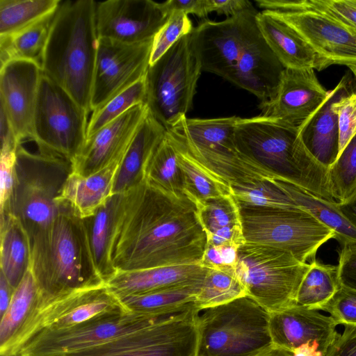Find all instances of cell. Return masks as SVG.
<instances>
[{
	"instance_id": "7bdbcfd3",
	"label": "cell",
	"mask_w": 356,
	"mask_h": 356,
	"mask_svg": "<svg viewBox=\"0 0 356 356\" xmlns=\"http://www.w3.org/2000/svg\"><path fill=\"white\" fill-rule=\"evenodd\" d=\"M329 181L337 203L349 201L356 193V135L329 168Z\"/></svg>"
},
{
	"instance_id": "d4e9b609",
	"label": "cell",
	"mask_w": 356,
	"mask_h": 356,
	"mask_svg": "<svg viewBox=\"0 0 356 356\" xmlns=\"http://www.w3.org/2000/svg\"><path fill=\"white\" fill-rule=\"evenodd\" d=\"M208 270L200 264H193L117 271L106 285L117 296L202 285Z\"/></svg>"
},
{
	"instance_id": "6f0895ef",
	"label": "cell",
	"mask_w": 356,
	"mask_h": 356,
	"mask_svg": "<svg viewBox=\"0 0 356 356\" xmlns=\"http://www.w3.org/2000/svg\"><path fill=\"white\" fill-rule=\"evenodd\" d=\"M252 356H295V355L273 343Z\"/></svg>"
},
{
	"instance_id": "83f0119b",
	"label": "cell",
	"mask_w": 356,
	"mask_h": 356,
	"mask_svg": "<svg viewBox=\"0 0 356 356\" xmlns=\"http://www.w3.org/2000/svg\"><path fill=\"white\" fill-rule=\"evenodd\" d=\"M166 133V128L148 109L122 159L114 179L113 194L125 193L143 181L145 165Z\"/></svg>"
},
{
	"instance_id": "d590c367",
	"label": "cell",
	"mask_w": 356,
	"mask_h": 356,
	"mask_svg": "<svg viewBox=\"0 0 356 356\" xmlns=\"http://www.w3.org/2000/svg\"><path fill=\"white\" fill-rule=\"evenodd\" d=\"M201 286H186L118 297L130 312L151 315L163 314L197 308L196 300Z\"/></svg>"
},
{
	"instance_id": "7dc6e473",
	"label": "cell",
	"mask_w": 356,
	"mask_h": 356,
	"mask_svg": "<svg viewBox=\"0 0 356 356\" xmlns=\"http://www.w3.org/2000/svg\"><path fill=\"white\" fill-rule=\"evenodd\" d=\"M17 148L1 147L0 214H8L10 200L15 184V165Z\"/></svg>"
},
{
	"instance_id": "f907efd6",
	"label": "cell",
	"mask_w": 356,
	"mask_h": 356,
	"mask_svg": "<svg viewBox=\"0 0 356 356\" xmlns=\"http://www.w3.org/2000/svg\"><path fill=\"white\" fill-rule=\"evenodd\" d=\"M325 356H356V326H344Z\"/></svg>"
},
{
	"instance_id": "5bb4252c",
	"label": "cell",
	"mask_w": 356,
	"mask_h": 356,
	"mask_svg": "<svg viewBox=\"0 0 356 356\" xmlns=\"http://www.w3.org/2000/svg\"><path fill=\"white\" fill-rule=\"evenodd\" d=\"M121 311L129 310L106 284L74 292L33 314L15 338L8 355L15 356L24 343L41 332L70 328Z\"/></svg>"
},
{
	"instance_id": "836d02e7",
	"label": "cell",
	"mask_w": 356,
	"mask_h": 356,
	"mask_svg": "<svg viewBox=\"0 0 356 356\" xmlns=\"http://www.w3.org/2000/svg\"><path fill=\"white\" fill-rule=\"evenodd\" d=\"M168 134L173 142L181 171L185 195L195 204L232 194V188L201 165L187 151L182 142L171 131Z\"/></svg>"
},
{
	"instance_id": "11a10c76",
	"label": "cell",
	"mask_w": 356,
	"mask_h": 356,
	"mask_svg": "<svg viewBox=\"0 0 356 356\" xmlns=\"http://www.w3.org/2000/svg\"><path fill=\"white\" fill-rule=\"evenodd\" d=\"M15 289L8 282L4 276L0 273V317L8 309L11 301Z\"/></svg>"
},
{
	"instance_id": "b9f144b4",
	"label": "cell",
	"mask_w": 356,
	"mask_h": 356,
	"mask_svg": "<svg viewBox=\"0 0 356 356\" xmlns=\"http://www.w3.org/2000/svg\"><path fill=\"white\" fill-rule=\"evenodd\" d=\"M231 188L232 194L239 204L281 209L300 208L275 183L274 179L232 186Z\"/></svg>"
},
{
	"instance_id": "7a4b0ae2",
	"label": "cell",
	"mask_w": 356,
	"mask_h": 356,
	"mask_svg": "<svg viewBox=\"0 0 356 356\" xmlns=\"http://www.w3.org/2000/svg\"><path fill=\"white\" fill-rule=\"evenodd\" d=\"M30 241V269L40 299L36 312L74 292L106 284L94 266L81 218L69 207Z\"/></svg>"
},
{
	"instance_id": "30bf717a",
	"label": "cell",
	"mask_w": 356,
	"mask_h": 356,
	"mask_svg": "<svg viewBox=\"0 0 356 356\" xmlns=\"http://www.w3.org/2000/svg\"><path fill=\"white\" fill-rule=\"evenodd\" d=\"M200 312L192 308L159 314L136 332L57 356H197Z\"/></svg>"
},
{
	"instance_id": "680465c9",
	"label": "cell",
	"mask_w": 356,
	"mask_h": 356,
	"mask_svg": "<svg viewBox=\"0 0 356 356\" xmlns=\"http://www.w3.org/2000/svg\"><path fill=\"white\" fill-rule=\"evenodd\" d=\"M351 73L353 74L355 80H356V63H352L346 65Z\"/></svg>"
},
{
	"instance_id": "9a60e30c",
	"label": "cell",
	"mask_w": 356,
	"mask_h": 356,
	"mask_svg": "<svg viewBox=\"0 0 356 356\" xmlns=\"http://www.w3.org/2000/svg\"><path fill=\"white\" fill-rule=\"evenodd\" d=\"M152 42L150 40L125 44L98 39L90 99L92 113L146 75Z\"/></svg>"
},
{
	"instance_id": "ab89813d",
	"label": "cell",
	"mask_w": 356,
	"mask_h": 356,
	"mask_svg": "<svg viewBox=\"0 0 356 356\" xmlns=\"http://www.w3.org/2000/svg\"><path fill=\"white\" fill-rule=\"evenodd\" d=\"M246 296V289L235 270L209 268L197 296L196 305L201 311Z\"/></svg>"
},
{
	"instance_id": "ee69618b",
	"label": "cell",
	"mask_w": 356,
	"mask_h": 356,
	"mask_svg": "<svg viewBox=\"0 0 356 356\" xmlns=\"http://www.w3.org/2000/svg\"><path fill=\"white\" fill-rule=\"evenodd\" d=\"M193 29L186 13L179 10L172 11L166 22L153 39L149 65L158 60L174 44Z\"/></svg>"
},
{
	"instance_id": "60d3db41",
	"label": "cell",
	"mask_w": 356,
	"mask_h": 356,
	"mask_svg": "<svg viewBox=\"0 0 356 356\" xmlns=\"http://www.w3.org/2000/svg\"><path fill=\"white\" fill-rule=\"evenodd\" d=\"M146 75L92 112L88 120L87 138L120 117L132 107L145 103Z\"/></svg>"
},
{
	"instance_id": "f5cc1de1",
	"label": "cell",
	"mask_w": 356,
	"mask_h": 356,
	"mask_svg": "<svg viewBox=\"0 0 356 356\" xmlns=\"http://www.w3.org/2000/svg\"><path fill=\"white\" fill-rule=\"evenodd\" d=\"M163 6L170 14L173 10H179L205 18L210 13L207 0H168L163 2Z\"/></svg>"
},
{
	"instance_id": "4fadbf2b",
	"label": "cell",
	"mask_w": 356,
	"mask_h": 356,
	"mask_svg": "<svg viewBox=\"0 0 356 356\" xmlns=\"http://www.w3.org/2000/svg\"><path fill=\"white\" fill-rule=\"evenodd\" d=\"M296 31L324 60L333 64L356 63V29L330 12L318 0H307L298 10H264Z\"/></svg>"
},
{
	"instance_id": "c3c4849f",
	"label": "cell",
	"mask_w": 356,
	"mask_h": 356,
	"mask_svg": "<svg viewBox=\"0 0 356 356\" xmlns=\"http://www.w3.org/2000/svg\"><path fill=\"white\" fill-rule=\"evenodd\" d=\"M238 248L207 244L200 264L211 269L235 270Z\"/></svg>"
},
{
	"instance_id": "6da1fadb",
	"label": "cell",
	"mask_w": 356,
	"mask_h": 356,
	"mask_svg": "<svg viewBox=\"0 0 356 356\" xmlns=\"http://www.w3.org/2000/svg\"><path fill=\"white\" fill-rule=\"evenodd\" d=\"M207 242L193 202L143 181L124 193L112 263L116 271L199 264Z\"/></svg>"
},
{
	"instance_id": "8fae6325",
	"label": "cell",
	"mask_w": 356,
	"mask_h": 356,
	"mask_svg": "<svg viewBox=\"0 0 356 356\" xmlns=\"http://www.w3.org/2000/svg\"><path fill=\"white\" fill-rule=\"evenodd\" d=\"M88 116L69 93L42 73L32 138L38 152L72 162L86 142Z\"/></svg>"
},
{
	"instance_id": "7402d4cb",
	"label": "cell",
	"mask_w": 356,
	"mask_h": 356,
	"mask_svg": "<svg viewBox=\"0 0 356 356\" xmlns=\"http://www.w3.org/2000/svg\"><path fill=\"white\" fill-rule=\"evenodd\" d=\"M329 95L314 69L285 68L274 97L261 102V115L299 126L312 116Z\"/></svg>"
},
{
	"instance_id": "cb8c5ba5",
	"label": "cell",
	"mask_w": 356,
	"mask_h": 356,
	"mask_svg": "<svg viewBox=\"0 0 356 356\" xmlns=\"http://www.w3.org/2000/svg\"><path fill=\"white\" fill-rule=\"evenodd\" d=\"M352 79L347 73L321 106L298 127L300 138L309 153L324 167L329 168L339 155L338 115L335 103L353 92Z\"/></svg>"
},
{
	"instance_id": "e0dca14e",
	"label": "cell",
	"mask_w": 356,
	"mask_h": 356,
	"mask_svg": "<svg viewBox=\"0 0 356 356\" xmlns=\"http://www.w3.org/2000/svg\"><path fill=\"white\" fill-rule=\"evenodd\" d=\"M241 118L236 116L212 119L186 117L173 131L189 154L203 167L218 175L233 170L241 160L234 142V130Z\"/></svg>"
},
{
	"instance_id": "603a6c76",
	"label": "cell",
	"mask_w": 356,
	"mask_h": 356,
	"mask_svg": "<svg viewBox=\"0 0 356 356\" xmlns=\"http://www.w3.org/2000/svg\"><path fill=\"white\" fill-rule=\"evenodd\" d=\"M284 69L266 43L256 20L248 33L229 81L265 102L275 95Z\"/></svg>"
},
{
	"instance_id": "d6986e66",
	"label": "cell",
	"mask_w": 356,
	"mask_h": 356,
	"mask_svg": "<svg viewBox=\"0 0 356 356\" xmlns=\"http://www.w3.org/2000/svg\"><path fill=\"white\" fill-rule=\"evenodd\" d=\"M258 12L253 8L227 19H205L194 28L202 70L230 81Z\"/></svg>"
},
{
	"instance_id": "ffe728a7",
	"label": "cell",
	"mask_w": 356,
	"mask_h": 356,
	"mask_svg": "<svg viewBox=\"0 0 356 356\" xmlns=\"http://www.w3.org/2000/svg\"><path fill=\"white\" fill-rule=\"evenodd\" d=\"M42 69L27 60H13L0 66L1 110L20 144L33 138V123Z\"/></svg>"
},
{
	"instance_id": "f1b7e54d",
	"label": "cell",
	"mask_w": 356,
	"mask_h": 356,
	"mask_svg": "<svg viewBox=\"0 0 356 356\" xmlns=\"http://www.w3.org/2000/svg\"><path fill=\"white\" fill-rule=\"evenodd\" d=\"M122 157L88 177L72 172L61 190L59 203L68 207L80 218L92 215L113 195L114 179Z\"/></svg>"
},
{
	"instance_id": "5b68a950",
	"label": "cell",
	"mask_w": 356,
	"mask_h": 356,
	"mask_svg": "<svg viewBox=\"0 0 356 356\" xmlns=\"http://www.w3.org/2000/svg\"><path fill=\"white\" fill-rule=\"evenodd\" d=\"M72 172V162L67 159L18 146L7 216L20 221L30 240L66 207L58 197Z\"/></svg>"
},
{
	"instance_id": "f6af8a7d",
	"label": "cell",
	"mask_w": 356,
	"mask_h": 356,
	"mask_svg": "<svg viewBox=\"0 0 356 356\" xmlns=\"http://www.w3.org/2000/svg\"><path fill=\"white\" fill-rule=\"evenodd\" d=\"M319 310L330 314L337 325L356 326V290L340 285L336 293Z\"/></svg>"
},
{
	"instance_id": "816d5d0a",
	"label": "cell",
	"mask_w": 356,
	"mask_h": 356,
	"mask_svg": "<svg viewBox=\"0 0 356 356\" xmlns=\"http://www.w3.org/2000/svg\"><path fill=\"white\" fill-rule=\"evenodd\" d=\"M337 17L356 29V0H318Z\"/></svg>"
},
{
	"instance_id": "9f6ffc18",
	"label": "cell",
	"mask_w": 356,
	"mask_h": 356,
	"mask_svg": "<svg viewBox=\"0 0 356 356\" xmlns=\"http://www.w3.org/2000/svg\"><path fill=\"white\" fill-rule=\"evenodd\" d=\"M341 211L356 225V193L347 202L338 204Z\"/></svg>"
},
{
	"instance_id": "ba28073f",
	"label": "cell",
	"mask_w": 356,
	"mask_h": 356,
	"mask_svg": "<svg viewBox=\"0 0 356 356\" xmlns=\"http://www.w3.org/2000/svg\"><path fill=\"white\" fill-rule=\"evenodd\" d=\"M309 266L286 250L245 243L238 249L235 273L248 296L270 313L296 305Z\"/></svg>"
},
{
	"instance_id": "e575fe53",
	"label": "cell",
	"mask_w": 356,
	"mask_h": 356,
	"mask_svg": "<svg viewBox=\"0 0 356 356\" xmlns=\"http://www.w3.org/2000/svg\"><path fill=\"white\" fill-rule=\"evenodd\" d=\"M56 11L16 33L0 36V66L13 60H27L41 67Z\"/></svg>"
},
{
	"instance_id": "9c48e42d",
	"label": "cell",
	"mask_w": 356,
	"mask_h": 356,
	"mask_svg": "<svg viewBox=\"0 0 356 356\" xmlns=\"http://www.w3.org/2000/svg\"><path fill=\"white\" fill-rule=\"evenodd\" d=\"M238 205L246 243L284 250L309 263L322 245L335 238L334 232L302 209Z\"/></svg>"
},
{
	"instance_id": "bcb514c9",
	"label": "cell",
	"mask_w": 356,
	"mask_h": 356,
	"mask_svg": "<svg viewBox=\"0 0 356 356\" xmlns=\"http://www.w3.org/2000/svg\"><path fill=\"white\" fill-rule=\"evenodd\" d=\"M334 108L338 115L339 155L356 135V92L338 100Z\"/></svg>"
},
{
	"instance_id": "ac0fdd59",
	"label": "cell",
	"mask_w": 356,
	"mask_h": 356,
	"mask_svg": "<svg viewBox=\"0 0 356 356\" xmlns=\"http://www.w3.org/2000/svg\"><path fill=\"white\" fill-rule=\"evenodd\" d=\"M169 15L163 3L152 0L95 1L97 38L125 44L153 40Z\"/></svg>"
},
{
	"instance_id": "681fc988",
	"label": "cell",
	"mask_w": 356,
	"mask_h": 356,
	"mask_svg": "<svg viewBox=\"0 0 356 356\" xmlns=\"http://www.w3.org/2000/svg\"><path fill=\"white\" fill-rule=\"evenodd\" d=\"M340 285L356 290V245L342 246L338 258Z\"/></svg>"
},
{
	"instance_id": "db71d44e",
	"label": "cell",
	"mask_w": 356,
	"mask_h": 356,
	"mask_svg": "<svg viewBox=\"0 0 356 356\" xmlns=\"http://www.w3.org/2000/svg\"><path fill=\"white\" fill-rule=\"evenodd\" d=\"M210 13L216 12L227 16H234L240 12L253 8L252 3L246 0H207Z\"/></svg>"
},
{
	"instance_id": "3957f363",
	"label": "cell",
	"mask_w": 356,
	"mask_h": 356,
	"mask_svg": "<svg viewBox=\"0 0 356 356\" xmlns=\"http://www.w3.org/2000/svg\"><path fill=\"white\" fill-rule=\"evenodd\" d=\"M234 142L245 158L275 179L337 203L330 185L329 170L309 153L298 126L261 115L240 118L234 130Z\"/></svg>"
},
{
	"instance_id": "4316f807",
	"label": "cell",
	"mask_w": 356,
	"mask_h": 356,
	"mask_svg": "<svg viewBox=\"0 0 356 356\" xmlns=\"http://www.w3.org/2000/svg\"><path fill=\"white\" fill-rule=\"evenodd\" d=\"M256 20L266 43L284 68H326L324 60L289 25L264 10L258 12Z\"/></svg>"
},
{
	"instance_id": "484cf974",
	"label": "cell",
	"mask_w": 356,
	"mask_h": 356,
	"mask_svg": "<svg viewBox=\"0 0 356 356\" xmlns=\"http://www.w3.org/2000/svg\"><path fill=\"white\" fill-rule=\"evenodd\" d=\"M124 201V193L113 194L92 215L81 218L94 266L106 284L117 272L111 252Z\"/></svg>"
},
{
	"instance_id": "74e56055",
	"label": "cell",
	"mask_w": 356,
	"mask_h": 356,
	"mask_svg": "<svg viewBox=\"0 0 356 356\" xmlns=\"http://www.w3.org/2000/svg\"><path fill=\"white\" fill-rule=\"evenodd\" d=\"M309 264L300 284L296 305L318 310L340 287L337 266L323 264L316 259Z\"/></svg>"
},
{
	"instance_id": "1f68e13d",
	"label": "cell",
	"mask_w": 356,
	"mask_h": 356,
	"mask_svg": "<svg viewBox=\"0 0 356 356\" xmlns=\"http://www.w3.org/2000/svg\"><path fill=\"white\" fill-rule=\"evenodd\" d=\"M1 273L15 289L30 268L31 241L13 215L0 218Z\"/></svg>"
},
{
	"instance_id": "44dd1931",
	"label": "cell",
	"mask_w": 356,
	"mask_h": 356,
	"mask_svg": "<svg viewBox=\"0 0 356 356\" xmlns=\"http://www.w3.org/2000/svg\"><path fill=\"white\" fill-rule=\"evenodd\" d=\"M147 112L145 103L138 104L87 138L72 172L88 177L122 158Z\"/></svg>"
},
{
	"instance_id": "2e32d148",
	"label": "cell",
	"mask_w": 356,
	"mask_h": 356,
	"mask_svg": "<svg viewBox=\"0 0 356 356\" xmlns=\"http://www.w3.org/2000/svg\"><path fill=\"white\" fill-rule=\"evenodd\" d=\"M330 316L298 305L270 313L273 344L295 356H325L339 332Z\"/></svg>"
},
{
	"instance_id": "d6a6232c",
	"label": "cell",
	"mask_w": 356,
	"mask_h": 356,
	"mask_svg": "<svg viewBox=\"0 0 356 356\" xmlns=\"http://www.w3.org/2000/svg\"><path fill=\"white\" fill-rule=\"evenodd\" d=\"M40 293L29 268L15 289L10 305L0 317V356H8L15 338L40 305Z\"/></svg>"
},
{
	"instance_id": "7c38bea8",
	"label": "cell",
	"mask_w": 356,
	"mask_h": 356,
	"mask_svg": "<svg viewBox=\"0 0 356 356\" xmlns=\"http://www.w3.org/2000/svg\"><path fill=\"white\" fill-rule=\"evenodd\" d=\"M157 315L121 311L70 328L43 331L24 343L15 356H57L84 350L136 332Z\"/></svg>"
},
{
	"instance_id": "f546056e",
	"label": "cell",
	"mask_w": 356,
	"mask_h": 356,
	"mask_svg": "<svg viewBox=\"0 0 356 356\" xmlns=\"http://www.w3.org/2000/svg\"><path fill=\"white\" fill-rule=\"evenodd\" d=\"M195 204L207 244L239 248L245 243L239 205L232 194Z\"/></svg>"
},
{
	"instance_id": "8d00e7d4",
	"label": "cell",
	"mask_w": 356,
	"mask_h": 356,
	"mask_svg": "<svg viewBox=\"0 0 356 356\" xmlns=\"http://www.w3.org/2000/svg\"><path fill=\"white\" fill-rule=\"evenodd\" d=\"M143 181L149 186L168 194L178 197H186L176 147L168 131L145 165Z\"/></svg>"
},
{
	"instance_id": "4dcf8cb0",
	"label": "cell",
	"mask_w": 356,
	"mask_h": 356,
	"mask_svg": "<svg viewBox=\"0 0 356 356\" xmlns=\"http://www.w3.org/2000/svg\"><path fill=\"white\" fill-rule=\"evenodd\" d=\"M298 207L312 215L335 234L341 245H356V225L339 209L338 204L316 196L288 182L274 179Z\"/></svg>"
},
{
	"instance_id": "f35d334b",
	"label": "cell",
	"mask_w": 356,
	"mask_h": 356,
	"mask_svg": "<svg viewBox=\"0 0 356 356\" xmlns=\"http://www.w3.org/2000/svg\"><path fill=\"white\" fill-rule=\"evenodd\" d=\"M60 0H0V36L16 33L54 13Z\"/></svg>"
},
{
	"instance_id": "8992f818",
	"label": "cell",
	"mask_w": 356,
	"mask_h": 356,
	"mask_svg": "<svg viewBox=\"0 0 356 356\" xmlns=\"http://www.w3.org/2000/svg\"><path fill=\"white\" fill-rule=\"evenodd\" d=\"M270 313L250 296L206 308L198 316L197 356H252L273 344Z\"/></svg>"
},
{
	"instance_id": "52a82bcc",
	"label": "cell",
	"mask_w": 356,
	"mask_h": 356,
	"mask_svg": "<svg viewBox=\"0 0 356 356\" xmlns=\"http://www.w3.org/2000/svg\"><path fill=\"white\" fill-rule=\"evenodd\" d=\"M202 72L194 29L149 66L145 104L167 130L186 117Z\"/></svg>"
},
{
	"instance_id": "277c9868",
	"label": "cell",
	"mask_w": 356,
	"mask_h": 356,
	"mask_svg": "<svg viewBox=\"0 0 356 356\" xmlns=\"http://www.w3.org/2000/svg\"><path fill=\"white\" fill-rule=\"evenodd\" d=\"M93 0L61 1L44 50L42 72L88 114L98 38Z\"/></svg>"
}]
</instances>
